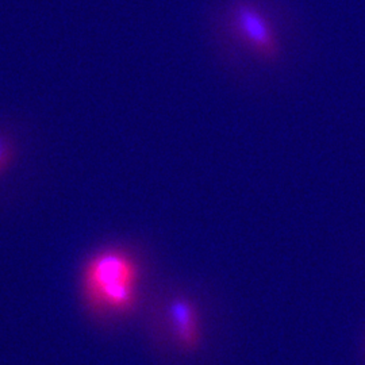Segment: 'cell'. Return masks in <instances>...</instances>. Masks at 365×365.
Wrapping results in <instances>:
<instances>
[{
  "label": "cell",
  "mask_w": 365,
  "mask_h": 365,
  "mask_svg": "<svg viewBox=\"0 0 365 365\" xmlns=\"http://www.w3.org/2000/svg\"><path fill=\"white\" fill-rule=\"evenodd\" d=\"M27 152V138L22 128L0 120V182L21 170Z\"/></svg>",
  "instance_id": "obj_4"
},
{
  "label": "cell",
  "mask_w": 365,
  "mask_h": 365,
  "mask_svg": "<svg viewBox=\"0 0 365 365\" xmlns=\"http://www.w3.org/2000/svg\"><path fill=\"white\" fill-rule=\"evenodd\" d=\"M141 317L146 344L161 357L192 361L207 345L206 313L192 284L167 282L150 291Z\"/></svg>",
  "instance_id": "obj_2"
},
{
  "label": "cell",
  "mask_w": 365,
  "mask_h": 365,
  "mask_svg": "<svg viewBox=\"0 0 365 365\" xmlns=\"http://www.w3.org/2000/svg\"><path fill=\"white\" fill-rule=\"evenodd\" d=\"M222 27L249 51L265 60L277 57L279 48L265 15L252 0H232L223 13Z\"/></svg>",
  "instance_id": "obj_3"
},
{
  "label": "cell",
  "mask_w": 365,
  "mask_h": 365,
  "mask_svg": "<svg viewBox=\"0 0 365 365\" xmlns=\"http://www.w3.org/2000/svg\"><path fill=\"white\" fill-rule=\"evenodd\" d=\"M148 282L149 261L138 244L114 240L98 245L78 265L80 312L95 330L117 334L143 315Z\"/></svg>",
  "instance_id": "obj_1"
}]
</instances>
